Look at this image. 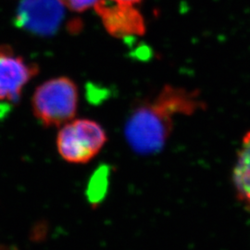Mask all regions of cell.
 I'll use <instances>...</instances> for the list:
<instances>
[{
    "label": "cell",
    "mask_w": 250,
    "mask_h": 250,
    "mask_svg": "<svg viewBox=\"0 0 250 250\" xmlns=\"http://www.w3.org/2000/svg\"><path fill=\"white\" fill-rule=\"evenodd\" d=\"M204 107L198 92L165 85L155 99L140 104L128 117L127 144L141 156L160 153L170 136L175 116L192 115Z\"/></svg>",
    "instance_id": "obj_1"
},
{
    "label": "cell",
    "mask_w": 250,
    "mask_h": 250,
    "mask_svg": "<svg viewBox=\"0 0 250 250\" xmlns=\"http://www.w3.org/2000/svg\"><path fill=\"white\" fill-rule=\"evenodd\" d=\"M79 90L68 77L47 80L36 88L32 108L37 121L45 127H60L77 113Z\"/></svg>",
    "instance_id": "obj_2"
},
{
    "label": "cell",
    "mask_w": 250,
    "mask_h": 250,
    "mask_svg": "<svg viewBox=\"0 0 250 250\" xmlns=\"http://www.w3.org/2000/svg\"><path fill=\"white\" fill-rule=\"evenodd\" d=\"M57 135V149L64 161L84 164L92 161L107 143V136L99 123L77 119L61 126Z\"/></svg>",
    "instance_id": "obj_3"
},
{
    "label": "cell",
    "mask_w": 250,
    "mask_h": 250,
    "mask_svg": "<svg viewBox=\"0 0 250 250\" xmlns=\"http://www.w3.org/2000/svg\"><path fill=\"white\" fill-rule=\"evenodd\" d=\"M63 17L64 6L60 0H21L16 23L30 34L50 36L58 32Z\"/></svg>",
    "instance_id": "obj_4"
},
{
    "label": "cell",
    "mask_w": 250,
    "mask_h": 250,
    "mask_svg": "<svg viewBox=\"0 0 250 250\" xmlns=\"http://www.w3.org/2000/svg\"><path fill=\"white\" fill-rule=\"evenodd\" d=\"M37 73L36 63L28 62L8 45L0 46V102H17Z\"/></svg>",
    "instance_id": "obj_5"
},
{
    "label": "cell",
    "mask_w": 250,
    "mask_h": 250,
    "mask_svg": "<svg viewBox=\"0 0 250 250\" xmlns=\"http://www.w3.org/2000/svg\"><path fill=\"white\" fill-rule=\"evenodd\" d=\"M94 9L110 36L125 38L146 33L143 15L134 5L107 4L106 0H100Z\"/></svg>",
    "instance_id": "obj_6"
},
{
    "label": "cell",
    "mask_w": 250,
    "mask_h": 250,
    "mask_svg": "<svg viewBox=\"0 0 250 250\" xmlns=\"http://www.w3.org/2000/svg\"><path fill=\"white\" fill-rule=\"evenodd\" d=\"M232 179L238 199L250 208V132L244 137L237 153Z\"/></svg>",
    "instance_id": "obj_7"
},
{
    "label": "cell",
    "mask_w": 250,
    "mask_h": 250,
    "mask_svg": "<svg viewBox=\"0 0 250 250\" xmlns=\"http://www.w3.org/2000/svg\"><path fill=\"white\" fill-rule=\"evenodd\" d=\"M107 168H100L91 179L87 188V197L91 204H99L103 199L107 191Z\"/></svg>",
    "instance_id": "obj_8"
},
{
    "label": "cell",
    "mask_w": 250,
    "mask_h": 250,
    "mask_svg": "<svg viewBox=\"0 0 250 250\" xmlns=\"http://www.w3.org/2000/svg\"><path fill=\"white\" fill-rule=\"evenodd\" d=\"M65 8L75 12H83L95 6L100 0H60Z\"/></svg>",
    "instance_id": "obj_9"
},
{
    "label": "cell",
    "mask_w": 250,
    "mask_h": 250,
    "mask_svg": "<svg viewBox=\"0 0 250 250\" xmlns=\"http://www.w3.org/2000/svg\"><path fill=\"white\" fill-rule=\"evenodd\" d=\"M111 2L118 3V4H125V5H136L137 3L141 2L142 0H110Z\"/></svg>",
    "instance_id": "obj_10"
}]
</instances>
